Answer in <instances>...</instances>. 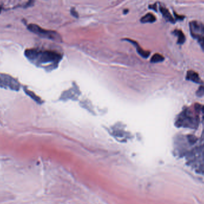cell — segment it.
I'll use <instances>...</instances> for the list:
<instances>
[{"mask_svg": "<svg viewBox=\"0 0 204 204\" xmlns=\"http://www.w3.org/2000/svg\"><path fill=\"white\" fill-rule=\"evenodd\" d=\"M25 54L30 61L37 65L58 63L61 59V54L50 50H41L36 48L27 49Z\"/></svg>", "mask_w": 204, "mask_h": 204, "instance_id": "6da1fadb", "label": "cell"}, {"mask_svg": "<svg viewBox=\"0 0 204 204\" xmlns=\"http://www.w3.org/2000/svg\"><path fill=\"white\" fill-rule=\"evenodd\" d=\"M199 123V118L197 113L193 112L191 109L184 107L183 110L177 115L175 126L177 128L197 129Z\"/></svg>", "mask_w": 204, "mask_h": 204, "instance_id": "7a4b0ae2", "label": "cell"}, {"mask_svg": "<svg viewBox=\"0 0 204 204\" xmlns=\"http://www.w3.org/2000/svg\"><path fill=\"white\" fill-rule=\"evenodd\" d=\"M27 29L32 33L37 34L41 37L46 38L57 42H61V35L54 31L47 30L42 28L37 25L32 24V23L29 24L27 26Z\"/></svg>", "mask_w": 204, "mask_h": 204, "instance_id": "3957f363", "label": "cell"}, {"mask_svg": "<svg viewBox=\"0 0 204 204\" xmlns=\"http://www.w3.org/2000/svg\"><path fill=\"white\" fill-rule=\"evenodd\" d=\"M0 87L10 89L17 91L20 88V84L12 77L0 74Z\"/></svg>", "mask_w": 204, "mask_h": 204, "instance_id": "277c9868", "label": "cell"}, {"mask_svg": "<svg viewBox=\"0 0 204 204\" xmlns=\"http://www.w3.org/2000/svg\"><path fill=\"white\" fill-rule=\"evenodd\" d=\"M190 32L192 35L201 34L204 35V25L197 21H192L189 23Z\"/></svg>", "mask_w": 204, "mask_h": 204, "instance_id": "5b68a950", "label": "cell"}, {"mask_svg": "<svg viewBox=\"0 0 204 204\" xmlns=\"http://www.w3.org/2000/svg\"><path fill=\"white\" fill-rule=\"evenodd\" d=\"M186 79L187 80L191 81V82L199 84H203L204 82L199 77V75L197 74V72L193 71V70H189L187 72Z\"/></svg>", "mask_w": 204, "mask_h": 204, "instance_id": "8992f818", "label": "cell"}, {"mask_svg": "<svg viewBox=\"0 0 204 204\" xmlns=\"http://www.w3.org/2000/svg\"><path fill=\"white\" fill-rule=\"evenodd\" d=\"M159 10H160V12H161V13L163 14V16L166 21L170 22L172 23H175V19L172 16L171 14L170 13L169 10L167 8L163 7V6H160Z\"/></svg>", "mask_w": 204, "mask_h": 204, "instance_id": "52a82bcc", "label": "cell"}, {"mask_svg": "<svg viewBox=\"0 0 204 204\" xmlns=\"http://www.w3.org/2000/svg\"><path fill=\"white\" fill-rule=\"evenodd\" d=\"M172 34L177 37V44H183L186 41V37L182 30L176 29L172 31Z\"/></svg>", "mask_w": 204, "mask_h": 204, "instance_id": "ba28073f", "label": "cell"}, {"mask_svg": "<svg viewBox=\"0 0 204 204\" xmlns=\"http://www.w3.org/2000/svg\"><path fill=\"white\" fill-rule=\"evenodd\" d=\"M128 41H129V42L132 43L133 44L135 45L136 46V49H137V52L140 54L142 57L143 58H147L148 57H149V56L150 52H148V51H146V50H144L141 47H140V46L137 44V43H136L135 41H132V40H127Z\"/></svg>", "mask_w": 204, "mask_h": 204, "instance_id": "9c48e42d", "label": "cell"}, {"mask_svg": "<svg viewBox=\"0 0 204 204\" xmlns=\"http://www.w3.org/2000/svg\"><path fill=\"white\" fill-rule=\"evenodd\" d=\"M24 90H25V92L27 94V95L29 96V97H31L32 99H34V101L35 102H37L38 104H41L43 102L42 100L41 99V98L39 96H38L33 92H32L31 90H29L26 87L24 88Z\"/></svg>", "mask_w": 204, "mask_h": 204, "instance_id": "30bf717a", "label": "cell"}, {"mask_svg": "<svg viewBox=\"0 0 204 204\" xmlns=\"http://www.w3.org/2000/svg\"><path fill=\"white\" fill-rule=\"evenodd\" d=\"M156 21V17L152 13H147L141 19L142 23H153Z\"/></svg>", "mask_w": 204, "mask_h": 204, "instance_id": "8fae6325", "label": "cell"}, {"mask_svg": "<svg viewBox=\"0 0 204 204\" xmlns=\"http://www.w3.org/2000/svg\"><path fill=\"white\" fill-rule=\"evenodd\" d=\"M195 107V111L197 113V115H201L202 119L204 120V105L196 103L194 105Z\"/></svg>", "mask_w": 204, "mask_h": 204, "instance_id": "7c38bea8", "label": "cell"}, {"mask_svg": "<svg viewBox=\"0 0 204 204\" xmlns=\"http://www.w3.org/2000/svg\"><path fill=\"white\" fill-rule=\"evenodd\" d=\"M192 36L197 40L201 48H202V50L204 52V35L197 34V35H193Z\"/></svg>", "mask_w": 204, "mask_h": 204, "instance_id": "4fadbf2b", "label": "cell"}, {"mask_svg": "<svg viewBox=\"0 0 204 204\" xmlns=\"http://www.w3.org/2000/svg\"><path fill=\"white\" fill-rule=\"evenodd\" d=\"M163 60H164V57L163 55L159 54H156L152 57L150 62L152 63H158V62L163 61Z\"/></svg>", "mask_w": 204, "mask_h": 204, "instance_id": "5bb4252c", "label": "cell"}, {"mask_svg": "<svg viewBox=\"0 0 204 204\" xmlns=\"http://www.w3.org/2000/svg\"><path fill=\"white\" fill-rule=\"evenodd\" d=\"M196 95L198 97H202L204 95V86L201 85L196 92Z\"/></svg>", "mask_w": 204, "mask_h": 204, "instance_id": "9a60e30c", "label": "cell"}, {"mask_svg": "<svg viewBox=\"0 0 204 204\" xmlns=\"http://www.w3.org/2000/svg\"><path fill=\"white\" fill-rule=\"evenodd\" d=\"M70 13L72 14V15L73 16H74L75 18H78V13L76 12V11L75 10L74 8H72L71 10H70Z\"/></svg>", "mask_w": 204, "mask_h": 204, "instance_id": "2e32d148", "label": "cell"}]
</instances>
